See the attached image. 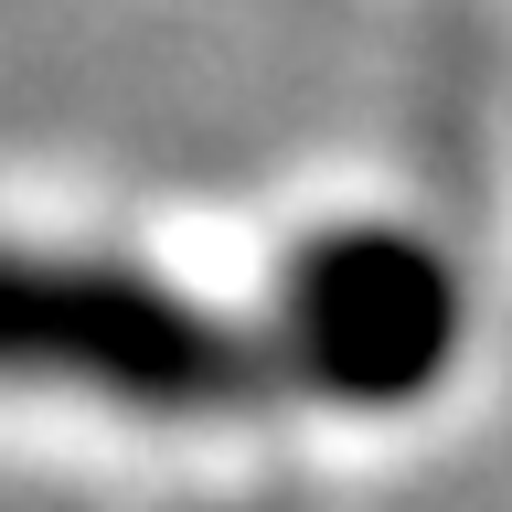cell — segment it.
I'll return each mask as SVG.
<instances>
[{"label": "cell", "mask_w": 512, "mask_h": 512, "mask_svg": "<svg viewBox=\"0 0 512 512\" xmlns=\"http://www.w3.org/2000/svg\"><path fill=\"white\" fill-rule=\"evenodd\" d=\"M448 342H459V288L416 235H320L299 246L278 288V363L342 406H406L448 374Z\"/></svg>", "instance_id": "2"}, {"label": "cell", "mask_w": 512, "mask_h": 512, "mask_svg": "<svg viewBox=\"0 0 512 512\" xmlns=\"http://www.w3.org/2000/svg\"><path fill=\"white\" fill-rule=\"evenodd\" d=\"M0 374L86 384V395H118V406H246L278 374V352L246 342L235 320L192 310L160 278L0 246Z\"/></svg>", "instance_id": "1"}]
</instances>
